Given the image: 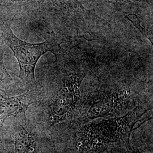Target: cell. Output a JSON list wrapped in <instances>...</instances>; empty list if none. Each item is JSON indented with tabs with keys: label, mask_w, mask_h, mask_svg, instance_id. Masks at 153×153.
Wrapping results in <instances>:
<instances>
[{
	"label": "cell",
	"mask_w": 153,
	"mask_h": 153,
	"mask_svg": "<svg viewBox=\"0 0 153 153\" xmlns=\"http://www.w3.org/2000/svg\"><path fill=\"white\" fill-rule=\"evenodd\" d=\"M145 112L136 107L126 115L88 122L70 140L63 144L61 153H124L131 150V136Z\"/></svg>",
	"instance_id": "1"
},
{
	"label": "cell",
	"mask_w": 153,
	"mask_h": 153,
	"mask_svg": "<svg viewBox=\"0 0 153 153\" xmlns=\"http://www.w3.org/2000/svg\"><path fill=\"white\" fill-rule=\"evenodd\" d=\"M5 43L13 51L19 66V78L27 88V90L36 91L35 70L40 58L47 52H52L56 57L59 54L60 46L52 38H47L40 43H30L18 38L11 30L10 25L5 23L2 26Z\"/></svg>",
	"instance_id": "2"
},
{
	"label": "cell",
	"mask_w": 153,
	"mask_h": 153,
	"mask_svg": "<svg viewBox=\"0 0 153 153\" xmlns=\"http://www.w3.org/2000/svg\"><path fill=\"white\" fill-rule=\"evenodd\" d=\"M87 71L78 69L68 71L60 88L47 107V123L48 129L66 120L71 115L81 97L80 87Z\"/></svg>",
	"instance_id": "3"
},
{
	"label": "cell",
	"mask_w": 153,
	"mask_h": 153,
	"mask_svg": "<svg viewBox=\"0 0 153 153\" xmlns=\"http://www.w3.org/2000/svg\"><path fill=\"white\" fill-rule=\"evenodd\" d=\"M45 140L28 126L26 115L15 127L0 131V148L2 153H44Z\"/></svg>",
	"instance_id": "4"
},
{
	"label": "cell",
	"mask_w": 153,
	"mask_h": 153,
	"mask_svg": "<svg viewBox=\"0 0 153 153\" xmlns=\"http://www.w3.org/2000/svg\"><path fill=\"white\" fill-rule=\"evenodd\" d=\"M130 90L119 89L100 93L93 99L84 117L85 123L120 112L128 104Z\"/></svg>",
	"instance_id": "5"
},
{
	"label": "cell",
	"mask_w": 153,
	"mask_h": 153,
	"mask_svg": "<svg viewBox=\"0 0 153 153\" xmlns=\"http://www.w3.org/2000/svg\"><path fill=\"white\" fill-rule=\"evenodd\" d=\"M36 91L27 90L25 93L11 97L0 93V131L7 119L26 115L28 107L37 101Z\"/></svg>",
	"instance_id": "6"
},
{
	"label": "cell",
	"mask_w": 153,
	"mask_h": 153,
	"mask_svg": "<svg viewBox=\"0 0 153 153\" xmlns=\"http://www.w3.org/2000/svg\"><path fill=\"white\" fill-rule=\"evenodd\" d=\"M56 11L59 12L65 22H76L79 20H95L97 16L86 9L78 0H46Z\"/></svg>",
	"instance_id": "7"
},
{
	"label": "cell",
	"mask_w": 153,
	"mask_h": 153,
	"mask_svg": "<svg viewBox=\"0 0 153 153\" xmlns=\"http://www.w3.org/2000/svg\"><path fill=\"white\" fill-rule=\"evenodd\" d=\"M3 48L0 47V93L5 95L16 94L18 90L16 82L6 68L4 62Z\"/></svg>",
	"instance_id": "8"
},
{
	"label": "cell",
	"mask_w": 153,
	"mask_h": 153,
	"mask_svg": "<svg viewBox=\"0 0 153 153\" xmlns=\"http://www.w3.org/2000/svg\"><path fill=\"white\" fill-rule=\"evenodd\" d=\"M126 17L137 28V30L142 34V36L145 38L148 39L151 43L153 44V32L142 27L141 24V21L138 17L134 14H128L126 16Z\"/></svg>",
	"instance_id": "9"
},
{
	"label": "cell",
	"mask_w": 153,
	"mask_h": 153,
	"mask_svg": "<svg viewBox=\"0 0 153 153\" xmlns=\"http://www.w3.org/2000/svg\"><path fill=\"white\" fill-rule=\"evenodd\" d=\"M105 1L114 5H123L135 2H152V0H105Z\"/></svg>",
	"instance_id": "10"
},
{
	"label": "cell",
	"mask_w": 153,
	"mask_h": 153,
	"mask_svg": "<svg viewBox=\"0 0 153 153\" xmlns=\"http://www.w3.org/2000/svg\"><path fill=\"white\" fill-rule=\"evenodd\" d=\"M143 153L142 152H141L140 151H138V150H133L131 149V150L128 151V152H126L124 153H116V152H105V153Z\"/></svg>",
	"instance_id": "11"
},
{
	"label": "cell",
	"mask_w": 153,
	"mask_h": 153,
	"mask_svg": "<svg viewBox=\"0 0 153 153\" xmlns=\"http://www.w3.org/2000/svg\"><path fill=\"white\" fill-rule=\"evenodd\" d=\"M0 153H2V151H1V148H0Z\"/></svg>",
	"instance_id": "12"
}]
</instances>
